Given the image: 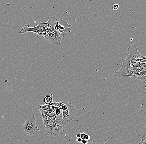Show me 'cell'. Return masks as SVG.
Here are the masks:
<instances>
[{
    "label": "cell",
    "mask_w": 146,
    "mask_h": 144,
    "mask_svg": "<svg viewBox=\"0 0 146 144\" xmlns=\"http://www.w3.org/2000/svg\"><path fill=\"white\" fill-rule=\"evenodd\" d=\"M127 50L129 52V54L127 56L130 60L131 66L135 65L139 62L143 61L145 56L140 54L138 50L137 45H131L128 48Z\"/></svg>",
    "instance_id": "7a4b0ae2"
},
{
    "label": "cell",
    "mask_w": 146,
    "mask_h": 144,
    "mask_svg": "<svg viewBox=\"0 0 146 144\" xmlns=\"http://www.w3.org/2000/svg\"><path fill=\"white\" fill-rule=\"evenodd\" d=\"M56 115H59L62 113V111L61 108H57L54 110Z\"/></svg>",
    "instance_id": "d6986e66"
},
{
    "label": "cell",
    "mask_w": 146,
    "mask_h": 144,
    "mask_svg": "<svg viewBox=\"0 0 146 144\" xmlns=\"http://www.w3.org/2000/svg\"><path fill=\"white\" fill-rule=\"evenodd\" d=\"M86 135V134L85 133H82V134H81V138L82 139H84L85 138Z\"/></svg>",
    "instance_id": "603a6c76"
},
{
    "label": "cell",
    "mask_w": 146,
    "mask_h": 144,
    "mask_svg": "<svg viewBox=\"0 0 146 144\" xmlns=\"http://www.w3.org/2000/svg\"><path fill=\"white\" fill-rule=\"evenodd\" d=\"M58 20L55 17L48 16V30L50 31L54 30L55 27L58 22Z\"/></svg>",
    "instance_id": "8fae6325"
},
{
    "label": "cell",
    "mask_w": 146,
    "mask_h": 144,
    "mask_svg": "<svg viewBox=\"0 0 146 144\" xmlns=\"http://www.w3.org/2000/svg\"><path fill=\"white\" fill-rule=\"evenodd\" d=\"M38 109L40 110V112L43 111H47V110H50L49 104H46L45 105H38Z\"/></svg>",
    "instance_id": "2e32d148"
},
{
    "label": "cell",
    "mask_w": 146,
    "mask_h": 144,
    "mask_svg": "<svg viewBox=\"0 0 146 144\" xmlns=\"http://www.w3.org/2000/svg\"><path fill=\"white\" fill-rule=\"evenodd\" d=\"M64 130V127H63L55 123L53 129L52 135L56 137H57L59 135L63 134Z\"/></svg>",
    "instance_id": "9c48e42d"
},
{
    "label": "cell",
    "mask_w": 146,
    "mask_h": 144,
    "mask_svg": "<svg viewBox=\"0 0 146 144\" xmlns=\"http://www.w3.org/2000/svg\"><path fill=\"white\" fill-rule=\"evenodd\" d=\"M90 138H91V137H90V136H89V135H88V134H86V135L85 138L84 139H85L86 140H87V141H88V140H89V139H90Z\"/></svg>",
    "instance_id": "cb8c5ba5"
},
{
    "label": "cell",
    "mask_w": 146,
    "mask_h": 144,
    "mask_svg": "<svg viewBox=\"0 0 146 144\" xmlns=\"http://www.w3.org/2000/svg\"><path fill=\"white\" fill-rule=\"evenodd\" d=\"M67 104L68 108L65 111H62V115L64 120L69 122L74 119L76 108L73 105L68 103Z\"/></svg>",
    "instance_id": "5b68a950"
},
{
    "label": "cell",
    "mask_w": 146,
    "mask_h": 144,
    "mask_svg": "<svg viewBox=\"0 0 146 144\" xmlns=\"http://www.w3.org/2000/svg\"><path fill=\"white\" fill-rule=\"evenodd\" d=\"M72 25L69 24L68 21H65L62 19L58 21L54 30H58L61 34L62 39L65 40L72 31L70 27Z\"/></svg>",
    "instance_id": "3957f363"
},
{
    "label": "cell",
    "mask_w": 146,
    "mask_h": 144,
    "mask_svg": "<svg viewBox=\"0 0 146 144\" xmlns=\"http://www.w3.org/2000/svg\"><path fill=\"white\" fill-rule=\"evenodd\" d=\"M81 134H82V133H78L76 135V137L77 138H81Z\"/></svg>",
    "instance_id": "d4e9b609"
},
{
    "label": "cell",
    "mask_w": 146,
    "mask_h": 144,
    "mask_svg": "<svg viewBox=\"0 0 146 144\" xmlns=\"http://www.w3.org/2000/svg\"><path fill=\"white\" fill-rule=\"evenodd\" d=\"M38 27L39 29L41 31H44L48 29V22L46 23H42L41 21L38 23Z\"/></svg>",
    "instance_id": "5bb4252c"
},
{
    "label": "cell",
    "mask_w": 146,
    "mask_h": 144,
    "mask_svg": "<svg viewBox=\"0 0 146 144\" xmlns=\"http://www.w3.org/2000/svg\"><path fill=\"white\" fill-rule=\"evenodd\" d=\"M82 144H87L88 143V141L86 140L85 139H83L82 140V142H81Z\"/></svg>",
    "instance_id": "7402d4cb"
},
{
    "label": "cell",
    "mask_w": 146,
    "mask_h": 144,
    "mask_svg": "<svg viewBox=\"0 0 146 144\" xmlns=\"http://www.w3.org/2000/svg\"><path fill=\"white\" fill-rule=\"evenodd\" d=\"M50 43L56 46H59L61 44L62 37L49 32L43 36Z\"/></svg>",
    "instance_id": "8992f818"
},
{
    "label": "cell",
    "mask_w": 146,
    "mask_h": 144,
    "mask_svg": "<svg viewBox=\"0 0 146 144\" xmlns=\"http://www.w3.org/2000/svg\"><path fill=\"white\" fill-rule=\"evenodd\" d=\"M121 62L122 64L121 65V69L114 72V76L115 78L129 76L135 79L137 75L145 74V71L142 70L138 66L131 65L130 60L127 56L125 60H121Z\"/></svg>",
    "instance_id": "6da1fadb"
},
{
    "label": "cell",
    "mask_w": 146,
    "mask_h": 144,
    "mask_svg": "<svg viewBox=\"0 0 146 144\" xmlns=\"http://www.w3.org/2000/svg\"><path fill=\"white\" fill-rule=\"evenodd\" d=\"M135 65L138 66L142 70L146 71V61H142L139 62Z\"/></svg>",
    "instance_id": "e0dca14e"
},
{
    "label": "cell",
    "mask_w": 146,
    "mask_h": 144,
    "mask_svg": "<svg viewBox=\"0 0 146 144\" xmlns=\"http://www.w3.org/2000/svg\"><path fill=\"white\" fill-rule=\"evenodd\" d=\"M43 101L46 104H50L53 102L52 97L50 95H46L43 98Z\"/></svg>",
    "instance_id": "9a60e30c"
},
{
    "label": "cell",
    "mask_w": 146,
    "mask_h": 144,
    "mask_svg": "<svg viewBox=\"0 0 146 144\" xmlns=\"http://www.w3.org/2000/svg\"><path fill=\"white\" fill-rule=\"evenodd\" d=\"M53 120L55 123L59 125L64 127L68 122V121L64 120L63 117L62 113L59 115H56Z\"/></svg>",
    "instance_id": "30bf717a"
},
{
    "label": "cell",
    "mask_w": 146,
    "mask_h": 144,
    "mask_svg": "<svg viewBox=\"0 0 146 144\" xmlns=\"http://www.w3.org/2000/svg\"><path fill=\"white\" fill-rule=\"evenodd\" d=\"M50 31L48 29L45 31H41L39 29L38 25L37 26L33 27H30L27 24H25L22 27L21 29L19 31V33L21 34H24L27 32H32L35 33L41 36H45L48 33L50 32Z\"/></svg>",
    "instance_id": "277c9868"
},
{
    "label": "cell",
    "mask_w": 146,
    "mask_h": 144,
    "mask_svg": "<svg viewBox=\"0 0 146 144\" xmlns=\"http://www.w3.org/2000/svg\"><path fill=\"white\" fill-rule=\"evenodd\" d=\"M40 113L49 117L51 119L53 120H54L55 117L56 116L54 111H52V110H47V111H41Z\"/></svg>",
    "instance_id": "4fadbf2b"
},
{
    "label": "cell",
    "mask_w": 146,
    "mask_h": 144,
    "mask_svg": "<svg viewBox=\"0 0 146 144\" xmlns=\"http://www.w3.org/2000/svg\"><path fill=\"white\" fill-rule=\"evenodd\" d=\"M36 117L35 115H33L28 117L25 122L24 124L31 127L32 130L35 131L36 128Z\"/></svg>",
    "instance_id": "ba28073f"
},
{
    "label": "cell",
    "mask_w": 146,
    "mask_h": 144,
    "mask_svg": "<svg viewBox=\"0 0 146 144\" xmlns=\"http://www.w3.org/2000/svg\"><path fill=\"white\" fill-rule=\"evenodd\" d=\"M41 115H42V119L43 121L44 124H45L47 123L50 119H51L49 117L44 114L41 113Z\"/></svg>",
    "instance_id": "ac0fdd59"
},
{
    "label": "cell",
    "mask_w": 146,
    "mask_h": 144,
    "mask_svg": "<svg viewBox=\"0 0 146 144\" xmlns=\"http://www.w3.org/2000/svg\"><path fill=\"white\" fill-rule=\"evenodd\" d=\"M22 129L23 132L25 134L29 135L30 136L33 135L35 134V131L32 130L31 127L25 124L24 123L22 126Z\"/></svg>",
    "instance_id": "7c38bea8"
},
{
    "label": "cell",
    "mask_w": 146,
    "mask_h": 144,
    "mask_svg": "<svg viewBox=\"0 0 146 144\" xmlns=\"http://www.w3.org/2000/svg\"><path fill=\"white\" fill-rule=\"evenodd\" d=\"M82 140V139L81 138H78L77 139H76V141H77V142H78V143H81Z\"/></svg>",
    "instance_id": "484cf974"
},
{
    "label": "cell",
    "mask_w": 146,
    "mask_h": 144,
    "mask_svg": "<svg viewBox=\"0 0 146 144\" xmlns=\"http://www.w3.org/2000/svg\"><path fill=\"white\" fill-rule=\"evenodd\" d=\"M139 144H146V136L144 135L143 136V138L140 140Z\"/></svg>",
    "instance_id": "ffe728a7"
},
{
    "label": "cell",
    "mask_w": 146,
    "mask_h": 144,
    "mask_svg": "<svg viewBox=\"0 0 146 144\" xmlns=\"http://www.w3.org/2000/svg\"><path fill=\"white\" fill-rule=\"evenodd\" d=\"M119 8V6L118 4H114V5H113V9L114 11L117 10Z\"/></svg>",
    "instance_id": "44dd1931"
},
{
    "label": "cell",
    "mask_w": 146,
    "mask_h": 144,
    "mask_svg": "<svg viewBox=\"0 0 146 144\" xmlns=\"http://www.w3.org/2000/svg\"><path fill=\"white\" fill-rule=\"evenodd\" d=\"M55 123L54 120L50 119L46 123L44 124L45 132L44 136H51L52 133L53 129Z\"/></svg>",
    "instance_id": "52a82bcc"
}]
</instances>
